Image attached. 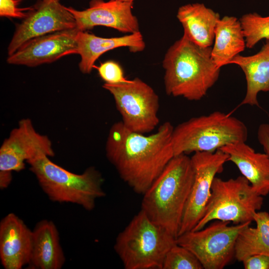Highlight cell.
Returning a JSON list of instances; mask_svg holds the SVG:
<instances>
[{"mask_svg":"<svg viewBox=\"0 0 269 269\" xmlns=\"http://www.w3.org/2000/svg\"><path fill=\"white\" fill-rule=\"evenodd\" d=\"M246 40L241 22L235 16H225L217 22L215 30L212 58L217 67L229 64L231 60L243 52Z\"/></svg>","mask_w":269,"mask_h":269,"instance_id":"cell-21","label":"cell"},{"mask_svg":"<svg viewBox=\"0 0 269 269\" xmlns=\"http://www.w3.org/2000/svg\"><path fill=\"white\" fill-rule=\"evenodd\" d=\"M215 220L197 231H190L177 238V243L190 251L204 269H223L235 258V245L239 234L250 222L230 225Z\"/></svg>","mask_w":269,"mask_h":269,"instance_id":"cell-9","label":"cell"},{"mask_svg":"<svg viewBox=\"0 0 269 269\" xmlns=\"http://www.w3.org/2000/svg\"><path fill=\"white\" fill-rule=\"evenodd\" d=\"M173 129L169 122L149 135L132 131L121 121L110 128L106 156L122 179L136 193L143 194L174 156Z\"/></svg>","mask_w":269,"mask_h":269,"instance_id":"cell-1","label":"cell"},{"mask_svg":"<svg viewBox=\"0 0 269 269\" xmlns=\"http://www.w3.org/2000/svg\"><path fill=\"white\" fill-rule=\"evenodd\" d=\"M43 191L55 202L75 204L90 211L97 199L106 195L104 179L94 167L82 174L71 172L42 155L27 162Z\"/></svg>","mask_w":269,"mask_h":269,"instance_id":"cell-4","label":"cell"},{"mask_svg":"<svg viewBox=\"0 0 269 269\" xmlns=\"http://www.w3.org/2000/svg\"><path fill=\"white\" fill-rule=\"evenodd\" d=\"M244 33L246 47L252 48L260 40L269 39V15L257 13L244 14L239 19Z\"/></svg>","mask_w":269,"mask_h":269,"instance_id":"cell-23","label":"cell"},{"mask_svg":"<svg viewBox=\"0 0 269 269\" xmlns=\"http://www.w3.org/2000/svg\"><path fill=\"white\" fill-rule=\"evenodd\" d=\"M50 139L38 133L29 119L20 120L0 148V188L4 189L12 180V172L25 168V162L38 157L54 156Z\"/></svg>","mask_w":269,"mask_h":269,"instance_id":"cell-10","label":"cell"},{"mask_svg":"<svg viewBox=\"0 0 269 269\" xmlns=\"http://www.w3.org/2000/svg\"><path fill=\"white\" fill-rule=\"evenodd\" d=\"M229 64L239 66L245 75L247 90L241 104L259 107L258 93L269 92V39L257 53L248 56L239 54Z\"/></svg>","mask_w":269,"mask_h":269,"instance_id":"cell-20","label":"cell"},{"mask_svg":"<svg viewBox=\"0 0 269 269\" xmlns=\"http://www.w3.org/2000/svg\"><path fill=\"white\" fill-rule=\"evenodd\" d=\"M66 258L55 224L44 219L32 230V246L28 267L34 269H60Z\"/></svg>","mask_w":269,"mask_h":269,"instance_id":"cell-18","label":"cell"},{"mask_svg":"<svg viewBox=\"0 0 269 269\" xmlns=\"http://www.w3.org/2000/svg\"><path fill=\"white\" fill-rule=\"evenodd\" d=\"M47 0H40V1H47Z\"/></svg>","mask_w":269,"mask_h":269,"instance_id":"cell-30","label":"cell"},{"mask_svg":"<svg viewBox=\"0 0 269 269\" xmlns=\"http://www.w3.org/2000/svg\"><path fill=\"white\" fill-rule=\"evenodd\" d=\"M228 159V155L220 149L214 152H196L191 156L194 179L178 236L193 230L202 218L213 181L216 174L223 171Z\"/></svg>","mask_w":269,"mask_h":269,"instance_id":"cell-11","label":"cell"},{"mask_svg":"<svg viewBox=\"0 0 269 269\" xmlns=\"http://www.w3.org/2000/svg\"><path fill=\"white\" fill-rule=\"evenodd\" d=\"M77 28L72 14L59 0L40 1L16 28L7 48L12 55L29 41L57 31Z\"/></svg>","mask_w":269,"mask_h":269,"instance_id":"cell-12","label":"cell"},{"mask_svg":"<svg viewBox=\"0 0 269 269\" xmlns=\"http://www.w3.org/2000/svg\"><path fill=\"white\" fill-rule=\"evenodd\" d=\"M242 263L245 269H269V256L254 255L245 259Z\"/></svg>","mask_w":269,"mask_h":269,"instance_id":"cell-27","label":"cell"},{"mask_svg":"<svg viewBox=\"0 0 269 269\" xmlns=\"http://www.w3.org/2000/svg\"><path fill=\"white\" fill-rule=\"evenodd\" d=\"M193 179L191 157L175 155L142 194L141 210L176 238Z\"/></svg>","mask_w":269,"mask_h":269,"instance_id":"cell-3","label":"cell"},{"mask_svg":"<svg viewBox=\"0 0 269 269\" xmlns=\"http://www.w3.org/2000/svg\"><path fill=\"white\" fill-rule=\"evenodd\" d=\"M162 269H204L197 258L177 243L167 253Z\"/></svg>","mask_w":269,"mask_h":269,"instance_id":"cell-24","label":"cell"},{"mask_svg":"<svg viewBox=\"0 0 269 269\" xmlns=\"http://www.w3.org/2000/svg\"><path fill=\"white\" fill-rule=\"evenodd\" d=\"M100 77L105 83L115 84L130 81L124 75V70L116 61L109 60L100 64L96 67Z\"/></svg>","mask_w":269,"mask_h":269,"instance_id":"cell-25","label":"cell"},{"mask_svg":"<svg viewBox=\"0 0 269 269\" xmlns=\"http://www.w3.org/2000/svg\"><path fill=\"white\" fill-rule=\"evenodd\" d=\"M257 135L259 142L269 157V124H261L259 127Z\"/></svg>","mask_w":269,"mask_h":269,"instance_id":"cell-28","label":"cell"},{"mask_svg":"<svg viewBox=\"0 0 269 269\" xmlns=\"http://www.w3.org/2000/svg\"><path fill=\"white\" fill-rule=\"evenodd\" d=\"M211 50L184 35L171 45L162 62L166 94L189 101L203 98L218 80L221 69L214 62Z\"/></svg>","mask_w":269,"mask_h":269,"instance_id":"cell-2","label":"cell"},{"mask_svg":"<svg viewBox=\"0 0 269 269\" xmlns=\"http://www.w3.org/2000/svg\"><path fill=\"white\" fill-rule=\"evenodd\" d=\"M254 221L256 227L250 225L238 235L235 245V258L239 262L256 255L269 256V213L257 211Z\"/></svg>","mask_w":269,"mask_h":269,"instance_id":"cell-22","label":"cell"},{"mask_svg":"<svg viewBox=\"0 0 269 269\" xmlns=\"http://www.w3.org/2000/svg\"><path fill=\"white\" fill-rule=\"evenodd\" d=\"M20 0H0V15L9 18H26L34 7H19Z\"/></svg>","mask_w":269,"mask_h":269,"instance_id":"cell-26","label":"cell"},{"mask_svg":"<svg viewBox=\"0 0 269 269\" xmlns=\"http://www.w3.org/2000/svg\"><path fill=\"white\" fill-rule=\"evenodd\" d=\"M32 230L18 216L10 213L0 222V260L5 269H21L28 265Z\"/></svg>","mask_w":269,"mask_h":269,"instance_id":"cell-15","label":"cell"},{"mask_svg":"<svg viewBox=\"0 0 269 269\" xmlns=\"http://www.w3.org/2000/svg\"><path fill=\"white\" fill-rule=\"evenodd\" d=\"M77 28L51 33L25 43L8 56L10 64L35 67L66 55L78 54Z\"/></svg>","mask_w":269,"mask_h":269,"instance_id":"cell-14","label":"cell"},{"mask_svg":"<svg viewBox=\"0 0 269 269\" xmlns=\"http://www.w3.org/2000/svg\"><path fill=\"white\" fill-rule=\"evenodd\" d=\"M78 54L80 71L90 74L96 60L105 52L117 48L128 47L130 52H141L145 48L143 37L140 31L120 37L105 38L86 31H79L77 37Z\"/></svg>","mask_w":269,"mask_h":269,"instance_id":"cell-16","label":"cell"},{"mask_svg":"<svg viewBox=\"0 0 269 269\" xmlns=\"http://www.w3.org/2000/svg\"><path fill=\"white\" fill-rule=\"evenodd\" d=\"M263 202V196L243 176L228 180L215 177L203 216L193 230L202 229L213 220L251 223Z\"/></svg>","mask_w":269,"mask_h":269,"instance_id":"cell-7","label":"cell"},{"mask_svg":"<svg viewBox=\"0 0 269 269\" xmlns=\"http://www.w3.org/2000/svg\"><path fill=\"white\" fill-rule=\"evenodd\" d=\"M177 238L141 210L117 236L114 249L125 269H162Z\"/></svg>","mask_w":269,"mask_h":269,"instance_id":"cell-5","label":"cell"},{"mask_svg":"<svg viewBox=\"0 0 269 269\" xmlns=\"http://www.w3.org/2000/svg\"><path fill=\"white\" fill-rule=\"evenodd\" d=\"M228 155L254 189L261 195L269 194V157L257 152L246 142L230 143L220 148Z\"/></svg>","mask_w":269,"mask_h":269,"instance_id":"cell-17","label":"cell"},{"mask_svg":"<svg viewBox=\"0 0 269 269\" xmlns=\"http://www.w3.org/2000/svg\"><path fill=\"white\" fill-rule=\"evenodd\" d=\"M118 0V1H122V2H128V3H133V2L134 0Z\"/></svg>","mask_w":269,"mask_h":269,"instance_id":"cell-29","label":"cell"},{"mask_svg":"<svg viewBox=\"0 0 269 269\" xmlns=\"http://www.w3.org/2000/svg\"><path fill=\"white\" fill-rule=\"evenodd\" d=\"M248 131L238 118L220 111L194 117L174 127V156L191 152H214L230 143L246 142Z\"/></svg>","mask_w":269,"mask_h":269,"instance_id":"cell-6","label":"cell"},{"mask_svg":"<svg viewBox=\"0 0 269 269\" xmlns=\"http://www.w3.org/2000/svg\"><path fill=\"white\" fill-rule=\"evenodd\" d=\"M133 5L132 3L116 0H91L89 7L84 10L66 7L73 15L80 31L103 26L130 34L140 31L138 19L132 11Z\"/></svg>","mask_w":269,"mask_h":269,"instance_id":"cell-13","label":"cell"},{"mask_svg":"<svg viewBox=\"0 0 269 269\" xmlns=\"http://www.w3.org/2000/svg\"><path fill=\"white\" fill-rule=\"evenodd\" d=\"M103 88L112 95L122 122L128 129L147 134L159 123V97L146 83L138 77L128 82L104 83Z\"/></svg>","mask_w":269,"mask_h":269,"instance_id":"cell-8","label":"cell"},{"mask_svg":"<svg viewBox=\"0 0 269 269\" xmlns=\"http://www.w3.org/2000/svg\"><path fill=\"white\" fill-rule=\"evenodd\" d=\"M177 18L183 28V35L195 44L211 47L220 14L203 3H188L180 6Z\"/></svg>","mask_w":269,"mask_h":269,"instance_id":"cell-19","label":"cell"}]
</instances>
